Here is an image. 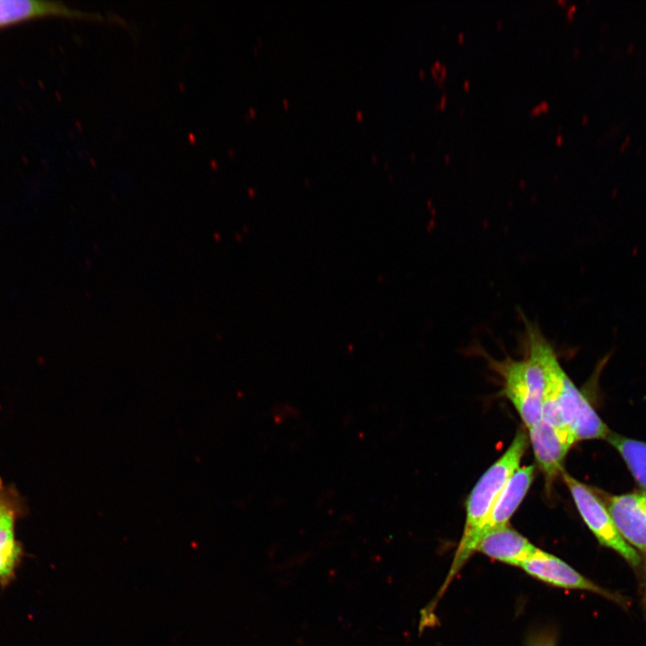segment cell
I'll list each match as a JSON object with an SVG mask.
<instances>
[{
	"label": "cell",
	"instance_id": "11",
	"mask_svg": "<svg viewBox=\"0 0 646 646\" xmlns=\"http://www.w3.org/2000/svg\"><path fill=\"white\" fill-rule=\"evenodd\" d=\"M607 440L622 456L633 478L646 493V442L611 432Z\"/></svg>",
	"mask_w": 646,
	"mask_h": 646
},
{
	"label": "cell",
	"instance_id": "2",
	"mask_svg": "<svg viewBox=\"0 0 646 646\" xmlns=\"http://www.w3.org/2000/svg\"><path fill=\"white\" fill-rule=\"evenodd\" d=\"M528 445L527 433L522 430L518 431L503 455L482 475L472 489L467 501L463 535L439 596H441L450 581L476 552L480 531L505 484L519 467Z\"/></svg>",
	"mask_w": 646,
	"mask_h": 646
},
{
	"label": "cell",
	"instance_id": "1",
	"mask_svg": "<svg viewBox=\"0 0 646 646\" xmlns=\"http://www.w3.org/2000/svg\"><path fill=\"white\" fill-rule=\"evenodd\" d=\"M522 319L524 328L519 336L525 352L522 359L494 360L480 348L477 352L484 355L489 366L501 376L502 393L513 404L528 429L542 420L548 365L556 354L538 324L528 320L525 315Z\"/></svg>",
	"mask_w": 646,
	"mask_h": 646
},
{
	"label": "cell",
	"instance_id": "18",
	"mask_svg": "<svg viewBox=\"0 0 646 646\" xmlns=\"http://www.w3.org/2000/svg\"><path fill=\"white\" fill-rule=\"evenodd\" d=\"M555 143H556V144H558V145H559V144H562V143H563V136H562L561 135H558L555 137Z\"/></svg>",
	"mask_w": 646,
	"mask_h": 646
},
{
	"label": "cell",
	"instance_id": "4",
	"mask_svg": "<svg viewBox=\"0 0 646 646\" xmlns=\"http://www.w3.org/2000/svg\"><path fill=\"white\" fill-rule=\"evenodd\" d=\"M520 568L530 576L558 588L586 590L619 604L624 602L620 596L597 585L562 559L537 547L521 563Z\"/></svg>",
	"mask_w": 646,
	"mask_h": 646
},
{
	"label": "cell",
	"instance_id": "22",
	"mask_svg": "<svg viewBox=\"0 0 646 646\" xmlns=\"http://www.w3.org/2000/svg\"><path fill=\"white\" fill-rule=\"evenodd\" d=\"M458 112H459V115H463L464 112H465L464 108H460L459 110H458Z\"/></svg>",
	"mask_w": 646,
	"mask_h": 646
},
{
	"label": "cell",
	"instance_id": "7",
	"mask_svg": "<svg viewBox=\"0 0 646 646\" xmlns=\"http://www.w3.org/2000/svg\"><path fill=\"white\" fill-rule=\"evenodd\" d=\"M21 499L0 480V583L10 581L20 563L22 548L15 537V521L21 514Z\"/></svg>",
	"mask_w": 646,
	"mask_h": 646
},
{
	"label": "cell",
	"instance_id": "16",
	"mask_svg": "<svg viewBox=\"0 0 646 646\" xmlns=\"http://www.w3.org/2000/svg\"><path fill=\"white\" fill-rule=\"evenodd\" d=\"M471 86L470 81L468 79H465L463 81V88L465 91H469Z\"/></svg>",
	"mask_w": 646,
	"mask_h": 646
},
{
	"label": "cell",
	"instance_id": "21",
	"mask_svg": "<svg viewBox=\"0 0 646 646\" xmlns=\"http://www.w3.org/2000/svg\"><path fill=\"white\" fill-rule=\"evenodd\" d=\"M419 74L422 77L425 75V71L423 69H420Z\"/></svg>",
	"mask_w": 646,
	"mask_h": 646
},
{
	"label": "cell",
	"instance_id": "5",
	"mask_svg": "<svg viewBox=\"0 0 646 646\" xmlns=\"http://www.w3.org/2000/svg\"><path fill=\"white\" fill-rule=\"evenodd\" d=\"M606 507L621 537L646 554V493L608 497Z\"/></svg>",
	"mask_w": 646,
	"mask_h": 646
},
{
	"label": "cell",
	"instance_id": "13",
	"mask_svg": "<svg viewBox=\"0 0 646 646\" xmlns=\"http://www.w3.org/2000/svg\"><path fill=\"white\" fill-rule=\"evenodd\" d=\"M550 109V104L547 100H543L529 109L530 116H538L541 113H547Z\"/></svg>",
	"mask_w": 646,
	"mask_h": 646
},
{
	"label": "cell",
	"instance_id": "17",
	"mask_svg": "<svg viewBox=\"0 0 646 646\" xmlns=\"http://www.w3.org/2000/svg\"><path fill=\"white\" fill-rule=\"evenodd\" d=\"M443 161H444V162L447 163V164L450 163V161H451V156H450V154L445 153L444 156H443Z\"/></svg>",
	"mask_w": 646,
	"mask_h": 646
},
{
	"label": "cell",
	"instance_id": "6",
	"mask_svg": "<svg viewBox=\"0 0 646 646\" xmlns=\"http://www.w3.org/2000/svg\"><path fill=\"white\" fill-rule=\"evenodd\" d=\"M536 461L547 484L563 473V464L574 443L570 435L543 419L528 428Z\"/></svg>",
	"mask_w": 646,
	"mask_h": 646
},
{
	"label": "cell",
	"instance_id": "10",
	"mask_svg": "<svg viewBox=\"0 0 646 646\" xmlns=\"http://www.w3.org/2000/svg\"><path fill=\"white\" fill-rule=\"evenodd\" d=\"M47 16L101 18L99 13L71 9L60 2L34 0H0V29Z\"/></svg>",
	"mask_w": 646,
	"mask_h": 646
},
{
	"label": "cell",
	"instance_id": "9",
	"mask_svg": "<svg viewBox=\"0 0 646 646\" xmlns=\"http://www.w3.org/2000/svg\"><path fill=\"white\" fill-rule=\"evenodd\" d=\"M534 477V467H519L509 478L484 524L479 538L486 532L505 527L526 496ZM479 540V539H478Z\"/></svg>",
	"mask_w": 646,
	"mask_h": 646
},
{
	"label": "cell",
	"instance_id": "12",
	"mask_svg": "<svg viewBox=\"0 0 646 646\" xmlns=\"http://www.w3.org/2000/svg\"><path fill=\"white\" fill-rule=\"evenodd\" d=\"M527 646H555V643L551 633H539L528 639Z\"/></svg>",
	"mask_w": 646,
	"mask_h": 646
},
{
	"label": "cell",
	"instance_id": "15",
	"mask_svg": "<svg viewBox=\"0 0 646 646\" xmlns=\"http://www.w3.org/2000/svg\"><path fill=\"white\" fill-rule=\"evenodd\" d=\"M457 39L459 43H463L465 40V33L463 31H459L457 35Z\"/></svg>",
	"mask_w": 646,
	"mask_h": 646
},
{
	"label": "cell",
	"instance_id": "19",
	"mask_svg": "<svg viewBox=\"0 0 646 646\" xmlns=\"http://www.w3.org/2000/svg\"><path fill=\"white\" fill-rule=\"evenodd\" d=\"M495 25L498 30H501L502 28L503 22L501 19H498Z\"/></svg>",
	"mask_w": 646,
	"mask_h": 646
},
{
	"label": "cell",
	"instance_id": "14",
	"mask_svg": "<svg viewBox=\"0 0 646 646\" xmlns=\"http://www.w3.org/2000/svg\"><path fill=\"white\" fill-rule=\"evenodd\" d=\"M447 104V93L443 92L441 96L440 101L435 105L436 109H444Z\"/></svg>",
	"mask_w": 646,
	"mask_h": 646
},
{
	"label": "cell",
	"instance_id": "8",
	"mask_svg": "<svg viewBox=\"0 0 646 646\" xmlns=\"http://www.w3.org/2000/svg\"><path fill=\"white\" fill-rule=\"evenodd\" d=\"M536 548L525 537L508 525L484 533L476 544V552L520 567Z\"/></svg>",
	"mask_w": 646,
	"mask_h": 646
},
{
	"label": "cell",
	"instance_id": "3",
	"mask_svg": "<svg viewBox=\"0 0 646 646\" xmlns=\"http://www.w3.org/2000/svg\"><path fill=\"white\" fill-rule=\"evenodd\" d=\"M563 479L568 487L579 513L598 541L619 554L630 565L638 568L641 556L619 534L613 519L598 496L586 484L563 472Z\"/></svg>",
	"mask_w": 646,
	"mask_h": 646
},
{
	"label": "cell",
	"instance_id": "20",
	"mask_svg": "<svg viewBox=\"0 0 646 646\" xmlns=\"http://www.w3.org/2000/svg\"><path fill=\"white\" fill-rule=\"evenodd\" d=\"M556 3L559 4L563 5V4H566V1H565V0H556Z\"/></svg>",
	"mask_w": 646,
	"mask_h": 646
}]
</instances>
